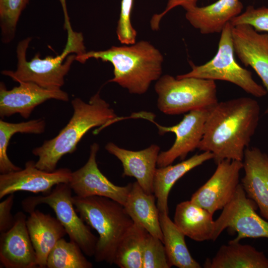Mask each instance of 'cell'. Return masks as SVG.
Masks as SVG:
<instances>
[{"label":"cell","mask_w":268,"mask_h":268,"mask_svg":"<svg viewBox=\"0 0 268 268\" xmlns=\"http://www.w3.org/2000/svg\"><path fill=\"white\" fill-rule=\"evenodd\" d=\"M235 53L246 67H251L261 79L268 93V34H260L247 24L232 26ZM265 113L268 114V106Z\"/></svg>","instance_id":"cell-16"},{"label":"cell","mask_w":268,"mask_h":268,"mask_svg":"<svg viewBox=\"0 0 268 268\" xmlns=\"http://www.w3.org/2000/svg\"><path fill=\"white\" fill-rule=\"evenodd\" d=\"M243 8L240 0H218L204 6L186 8L185 17L202 34L221 33L228 22L241 13Z\"/></svg>","instance_id":"cell-19"},{"label":"cell","mask_w":268,"mask_h":268,"mask_svg":"<svg viewBox=\"0 0 268 268\" xmlns=\"http://www.w3.org/2000/svg\"><path fill=\"white\" fill-rule=\"evenodd\" d=\"M257 207L240 183L231 200L214 220L211 240L215 241L226 228L237 233V236L232 240L235 242L245 238L268 239V221L257 213Z\"/></svg>","instance_id":"cell-9"},{"label":"cell","mask_w":268,"mask_h":268,"mask_svg":"<svg viewBox=\"0 0 268 268\" xmlns=\"http://www.w3.org/2000/svg\"><path fill=\"white\" fill-rule=\"evenodd\" d=\"M19 85L8 90L0 83V116L9 117L18 113L27 119L34 109L46 101L56 99L64 102L69 100L68 94L60 89H48L31 82H20Z\"/></svg>","instance_id":"cell-14"},{"label":"cell","mask_w":268,"mask_h":268,"mask_svg":"<svg viewBox=\"0 0 268 268\" xmlns=\"http://www.w3.org/2000/svg\"><path fill=\"white\" fill-rule=\"evenodd\" d=\"M134 0H122L116 33L118 40L124 45L135 43L137 32L131 23Z\"/></svg>","instance_id":"cell-32"},{"label":"cell","mask_w":268,"mask_h":268,"mask_svg":"<svg viewBox=\"0 0 268 268\" xmlns=\"http://www.w3.org/2000/svg\"><path fill=\"white\" fill-rule=\"evenodd\" d=\"M29 0H0V27L2 43H10L15 38L19 17Z\"/></svg>","instance_id":"cell-29"},{"label":"cell","mask_w":268,"mask_h":268,"mask_svg":"<svg viewBox=\"0 0 268 268\" xmlns=\"http://www.w3.org/2000/svg\"><path fill=\"white\" fill-rule=\"evenodd\" d=\"M146 232L140 224L134 222L118 246L114 264L121 268H142L143 247Z\"/></svg>","instance_id":"cell-26"},{"label":"cell","mask_w":268,"mask_h":268,"mask_svg":"<svg viewBox=\"0 0 268 268\" xmlns=\"http://www.w3.org/2000/svg\"><path fill=\"white\" fill-rule=\"evenodd\" d=\"M243 160L245 174L241 184L262 216L268 221V155L258 148L248 147Z\"/></svg>","instance_id":"cell-18"},{"label":"cell","mask_w":268,"mask_h":268,"mask_svg":"<svg viewBox=\"0 0 268 268\" xmlns=\"http://www.w3.org/2000/svg\"><path fill=\"white\" fill-rule=\"evenodd\" d=\"M171 267L163 242L147 231L143 247L142 268Z\"/></svg>","instance_id":"cell-30"},{"label":"cell","mask_w":268,"mask_h":268,"mask_svg":"<svg viewBox=\"0 0 268 268\" xmlns=\"http://www.w3.org/2000/svg\"><path fill=\"white\" fill-rule=\"evenodd\" d=\"M105 148L121 162L123 176L134 177L146 193L153 194V180L160 151L158 145L152 144L143 150L132 151L109 142Z\"/></svg>","instance_id":"cell-17"},{"label":"cell","mask_w":268,"mask_h":268,"mask_svg":"<svg viewBox=\"0 0 268 268\" xmlns=\"http://www.w3.org/2000/svg\"><path fill=\"white\" fill-rule=\"evenodd\" d=\"M78 245L64 238L60 239L50 252L47 261L48 268H91L92 263L83 254Z\"/></svg>","instance_id":"cell-28"},{"label":"cell","mask_w":268,"mask_h":268,"mask_svg":"<svg viewBox=\"0 0 268 268\" xmlns=\"http://www.w3.org/2000/svg\"><path fill=\"white\" fill-rule=\"evenodd\" d=\"M211 177L193 194L191 201L212 213L231 200L240 184L243 161L225 159L217 164Z\"/></svg>","instance_id":"cell-11"},{"label":"cell","mask_w":268,"mask_h":268,"mask_svg":"<svg viewBox=\"0 0 268 268\" xmlns=\"http://www.w3.org/2000/svg\"><path fill=\"white\" fill-rule=\"evenodd\" d=\"M62 6L64 13L65 15L67 14V5H66V0H59Z\"/></svg>","instance_id":"cell-35"},{"label":"cell","mask_w":268,"mask_h":268,"mask_svg":"<svg viewBox=\"0 0 268 268\" xmlns=\"http://www.w3.org/2000/svg\"><path fill=\"white\" fill-rule=\"evenodd\" d=\"M159 220L163 243L171 266L179 268H201L188 249L185 235L170 219L168 213L159 212Z\"/></svg>","instance_id":"cell-25"},{"label":"cell","mask_w":268,"mask_h":268,"mask_svg":"<svg viewBox=\"0 0 268 268\" xmlns=\"http://www.w3.org/2000/svg\"><path fill=\"white\" fill-rule=\"evenodd\" d=\"M26 219L28 233L35 249L38 268H46L48 255L57 242L67 234L58 219L35 209Z\"/></svg>","instance_id":"cell-20"},{"label":"cell","mask_w":268,"mask_h":268,"mask_svg":"<svg viewBox=\"0 0 268 268\" xmlns=\"http://www.w3.org/2000/svg\"><path fill=\"white\" fill-rule=\"evenodd\" d=\"M77 212L99 235L94 258L96 262L114 264L121 240L134 224L124 206L111 199L90 196H73Z\"/></svg>","instance_id":"cell-4"},{"label":"cell","mask_w":268,"mask_h":268,"mask_svg":"<svg viewBox=\"0 0 268 268\" xmlns=\"http://www.w3.org/2000/svg\"><path fill=\"white\" fill-rule=\"evenodd\" d=\"M46 122L42 119L18 123H9L0 120V172L6 174L19 170L7 154V146L12 136L16 133L41 134L44 132Z\"/></svg>","instance_id":"cell-27"},{"label":"cell","mask_w":268,"mask_h":268,"mask_svg":"<svg viewBox=\"0 0 268 268\" xmlns=\"http://www.w3.org/2000/svg\"><path fill=\"white\" fill-rule=\"evenodd\" d=\"M260 112L258 102L250 97L218 102L209 113L198 149L212 153L216 164L225 159L243 161Z\"/></svg>","instance_id":"cell-1"},{"label":"cell","mask_w":268,"mask_h":268,"mask_svg":"<svg viewBox=\"0 0 268 268\" xmlns=\"http://www.w3.org/2000/svg\"><path fill=\"white\" fill-rule=\"evenodd\" d=\"M13 226L0 236V263L5 268H38L36 254L26 225L25 214L14 216Z\"/></svg>","instance_id":"cell-15"},{"label":"cell","mask_w":268,"mask_h":268,"mask_svg":"<svg viewBox=\"0 0 268 268\" xmlns=\"http://www.w3.org/2000/svg\"><path fill=\"white\" fill-rule=\"evenodd\" d=\"M232 28L230 22L223 28L217 52L212 59L200 66L191 62L192 70L177 75L176 78L193 77L226 81L255 97H263L268 93L266 89L253 79L250 71L241 67L235 60Z\"/></svg>","instance_id":"cell-7"},{"label":"cell","mask_w":268,"mask_h":268,"mask_svg":"<svg viewBox=\"0 0 268 268\" xmlns=\"http://www.w3.org/2000/svg\"><path fill=\"white\" fill-rule=\"evenodd\" d=\"M71 105L73 114L67 125L56 136L33 149V154L38 157L35 162L38 169L47 172L55 171L61 158L73 153L89 130L96 127L102 129L118 119L109 104L101 97L99 91L88 102L75 98L71 101Z\"/></svg>","instance_id":"cell-3"},{"label":"cell","mask_w":268,"mask_h":268,"mask_svg":"<svg viewBox=\"0 0 268 268\" xmlns=\"http://www.w3.org/2000/svg\"><path fill=\"white\" fill-rule=\"evenodd\" d=\"M213 158L212 153L203 151L174 165L171 164L156 168L153 180V194L159 212L169 213L168 196L175 183L193 169Z\"/></svg>","instance_id":"cell-23"},{"label":"cell","mask_w":268,"mask_h":268,"mask_svg":"<svg viewBox=\"0 0 268 268\" xmlns=\"http://www.w3.org/2000/svg\"><path fill=\"white\" fill-rule=\"evenodd\" d=\"M155 199L154 194L146 193L136 181L132 183L124 206L134 222L140 224L149 233L163 242L159 211Z\"/></svg>","instance_id":"cell-21"},{"label":"cell","mask_w":268,"mask_h":268,"mask_svg":"<svg viewBox=\"0 0 268 268\" xmlns=\"http://www.w3.org/2000/svg\"><path fill=\"white\" fill-rule=\"evenodd\" d=\"M31 40V37H27L18 43L16 69L4 70L1 74L18 83L31 82L48 89H61L65 83V76L69 71L76 56L86 52L82 33L75 32L67 36L65 48L60 55L41 59L38 53L28 61L26 52Z\"/></svg>","instance_id":"cell-5"},{"label":"cell","mask_w":268,"mask_h":268,"mask_svg":"<svg viewBox=\"0 0 268 268\" xmlns=\"http://www.w3.org/2000/svg\"><path fill=\"white\" fill-rule=\"evenodd\" d=\"M212 107L191 111L184 115L179 123L172 127L160 126L153 120V114L140 112L139 118L155 124L160 134L172 132L176 135L175 141L171 148L159 153L157 162L158 167L171 165L178 158L184 160L189 152L198 148L203 134L205 123Z\"/></svg>","instance_id":"cell-10"},{"label":"cell","mask_w":268,"mask_h":268,"mask_svg":"<svg viewBox=\"0 0 268 268\" xmlns=\"http://www.w3.org/2000/svg\"><path fill=\"white\" fill-rule=\"evenodd\" d=\"M14 194H11L0 203V233L8 230L14 224V217L11 213V208L14 203Z\"/></svg>","instance_id":"cell-33"},{"label":"cell","mask_w":268,"mask_h":268,"mask_svg":"<svg viewBox=\"0 0 268 268\" xmlns=\"http://www.w3.org/2000/svg\"><path fill=\"white\" fill-rule=\"evenodd\" d=\"M230 23L232 26L247 24L257 32H268V7L263 6L256 8L249 5L244 12L233 18Z\"/></svg>","instance_id":"cell-31"},{"label":"cell","mask_w":268,"mask_h":268,"mask_svg":"<svg viewBox=\"0 0 268 268\" xmlns=\"http://www.w3.org/2000/svg\"><path fill=\"white\" fill-rule=\"evenodd\" d=\"M72 171L67 168L52 172L38 169L35 162H26L25 168L0 175V199L19 191L33 193H49L52 188L61 183H69Z\"/></svg>","instance_id":"cell-13"},{"label":"cell","mask_w":268,"mask_h":268,"mask_svg":"<svg viewBox=\"0 0 268 268\" xmlns=\"http://www.w3.org/2000/svg\"><path fill=\"white\" fill-rule=\"evenodd\" d=\"M99 149L98 143L94 142L91 145L87 161L82 167L72 172L69 184L77 196L106 197L124 205L132 183L125 186L115 185L101 172L96 160Z\"/></svg>","instance_id":"cell-12"},{"label":"cell","mask_w":268,"mask_h":268,"mask_svg":"<svg viewBox=\"0 0 268 268\" xmlns=\"http://www.w3.org/2000/svg\"><path fill=\"white\" fill-rule=\"evenodd\" d=\"M198 0H168L166 7L160 13L154 14L150 20V26L153 30L159 29V23L162 17L173 8L181 6L184 9L197 5Z\"/></svg>","instance_id":"cell-34"},{"label":"cell","mask_w":268,"mask_h":268,"mask_svg":"<svg viewBox=\"0 0 268 268\" xmlns=\"http://www.w3.org/2000/svg\"><path fill=\"white\" fill-rule=\"evenodd\" d=\"M213 214L190 201L176 207L174 222L184 234L198 242L211 240L214 227Z\"/></svg>","instance_id":"cell-24"},{"label":"cell","mask_w":268,"mask_h":268,"mask_svg":"<svg viewBox=\"0 0 268 268\" xmlns=\"http://www.w3.org/2000/svg\"><path fill=\"white\" fill-rule=\"evenodd\" d=\"M90 59L111 63L114 77L109 82L118 84L131 94L145 93L151 83L162 74L163 55L146 41L113 46L105 50L86 52L76 55L75 61L84 63Z\"/></svg>","instance_id":"cell-2"},{"label":"cell","mask_w":268,"mask_h":268,"mask_svg":"<svg viewBox=\"0 0 268 268\" xmlns=\"http://www.w3.org/2000/svg\"><path fill=\"white\" fill-rule=\"evenodd\" d=\"M72 191L69 183H61L47 194L25 199L21 202L22 207L29 213L38 205H48L55 212L70 240L77 243L84 254L93 256L98 238L77 215L72 201Z\"/></svg>","instance_id":"cell-8"},{"label":"cell","mask_w":268,"mask_h":268,"mask_svg":"<svg viewBox=\"0 0 268 268\" xmlns=\"http://www.w3.org/2000/svg\"><path fill=\"white\" fill-rule=\"evenodd\" d=\"M157 107L166 115H179L218 103L213 80L193 77L175 78L165 74L155 84Z\"/></svg>","instance_id":"cell-6"},{"label":"cell","mask_w":268,"mask_h":268,"mask_svg":"<svg viewBox=\"0 0 268 268\" xmlns=\"http://www.w3.org/2000/svg\"><path fill=\"white\" fill-rule=\"evenodd\" d=\"M205 268H268V258L262 252L249 245L230 241L222 245L211 259H207Z\"/></svg>","instance_id":"cell-22"}]
</instances>
